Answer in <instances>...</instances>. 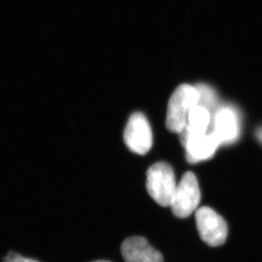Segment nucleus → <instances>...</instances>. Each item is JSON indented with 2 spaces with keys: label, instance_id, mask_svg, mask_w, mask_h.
<instances>
[{
  "label": "nucleus",
  "instance_id": "f257e3e1",
  "mask_svg": "<svg viewBox=\"0 0 262 262\" xmlns=\"http://www.w3.org/2000/svg\"><path fill=\"white\" fill-rule=\"evenodd\" d=\"M199 93L195 86L182 84L173 92L167 108L166 128L180 134L187 125L190 110L199 104Z\"/></svg>",
  "mask_w": 262,
  "mask_h": 262
},
{
  "label": "nucleus",
  "instance_id": "f03ea898",
  "mask_svg": "<svg viewBox=\"0 0 262 262\" xmlns=\"http://www.w3.org/2000/svg\"><path fill=\"white\" fill-rule=\"evenodd\" d=\"M177 186L174 170L167 163L154 164L146 172L147 192L161 206H170Z\"/></svg>",
  "mask_w": 262,
  "mask_h": 262
},
{
  "label": "nucleus",
  "instance_id": "7ed1b4c3",
  "mask_svg": "<svg viewBox=\"0 0 262 262\" xmlns=\"http://www.w3.org/2000/svg\"><path fill=\"white\" fill-rule=\"evenodd\" d=\"M179 135L180 141L186 151L187 160L192 164L210 159L220 146L212 131L199 133L186 126Z\"/></svg>",
  "mask_w": 262,
  "mask_h": 262
},
{
  "label": "nucleus",
  "instance_id": "20e7f679",
  "mask_svg": "<svg viewBox=\"0 0 262 262\" xmlns=\"http://www.w3.org/2000/svg\"><path fill=\"white\" fill-rule=\"evenodd\" d=\"M201 192L196 176L187 172L182 177L172 199V212L178 218H187L199 206Z\"/></svg>",
  "mask_w": 262,
  "mask_h": 262
},
{
  "label": "nucleus",
  "instance_id": "39448f33",
  "mask_svg": "<svg viewBox=\"0 0 262 262\" xmlns=\"http://www.w3.org/2000/svg\"><path fill=\"white\" fill-rule=\"evenodd\" d=\"M196 228L202 240L212 247L226 242L228 233L227 222L214 209L202 207L196 212Z\"/></svg>",
  "mask_w": 262,
  "mask_h": 262
},
{
  "label": "nucleus",
  "instance_id": "423d86ee",
  "mask_svg": "<svg viewBox=\"0 0 262 262\" xmlns=\"http://www.w3.org/2000/svg\"><path fill=\"white\" fill-rule=\"evenodd\" d=\"M124 142L133 152L145 155L152 146V133L148 120L141 113L131 115L124 133Z\"/></svg>",
  "mask_w": 262,
  "mask_h": 262
},
{
  "label": "nucleus",
  "instance_id": "0eeeda50",
  "mask_svg": "<svg viewBox=\"0 0 262 262\" xmlns=\"http://www.w3.org/2000/svg\"><path fill=\"white\" fill-rule=\"evenodd\" d=\"M213 134L221 144L232 143L239 136V119L236 112L230 107H222L214 114Z\"/></svg>",
  "mask_w": 262,
  "mask_h": 262
},
{
  "label": "nucleus",
  "instance_id": "6e6552de",
  "mask_svg": "<svg viewBox=\"0 0 262 262\" xmlns=\"http://www.w3.org/2000/svg\"><path fill=\"white\" fill-rule=\"evenodd\" d=\"M121 253L126 262H164L161 253L142 237H131L124 240Z\"/></svg>",
  "mask_w": 262,
  "mask_h": 262
},
{
  "label": "nucleus",
  "instance_id": "1a4fd4ad",
  "mask_svg": "<svg viewBox=\"0 0 262 262\" xmlns=\"http://www.w3.org/2000/svg\"><path fill=\"white\" fill-rule=\"evenodd\" d=\"M211 121L212 115L209 110L198 104L190 110L187 126L194 132H207Z\"/></svg>",
  "mask_w": 262,
  "mask_h": 262
},
{
  "label": "nucleus",
  "instance_id": "9d476101",
  "mask_svg": "<svg viewBox=\"0 0 262 262\" xmlns=\"http://www.w3.org/2000/svg\"><path fill=\"white\" fill-rule=\"evenodd\" d=\"M195 87L199 93V105L208 109L212 117L214 116L217 111V97L214 91L204 84H198Z\"/></svg>",
  "mask_w": 262,
  "mask_h": 262
},
{
  "label": "nucleus",
  "instance_id": "9b49d317",
  "mask_svg": "<svg viewBox=\"0 0 262 262\" xmlns=\"http://www.w3.org/2000/svg\"><path fill=\"white\" fill-rule=\"evenodd\" d=\"M4 262H40L33 259V258L27 257L20 255L19 253L10 252L4 258Z\"/></svg>",
  "mask_w": 262,
  "mask_h": 262
},
{
  "label": "nucleus",
  "instance_id": "f8f14e48",
  "mask_svg": "<svg viewBox=\"0 0 262 262\" xmlns=\"http://www.w3.org/2000/svg\"><path fill=\"white\" fill-rule=\"evenodd\" d=\"M93 262H110V261H107V260H96V261H93Z\"/></svg>",
  "mask_w": 262,
  "mask_h": 262
}]
</instances>
